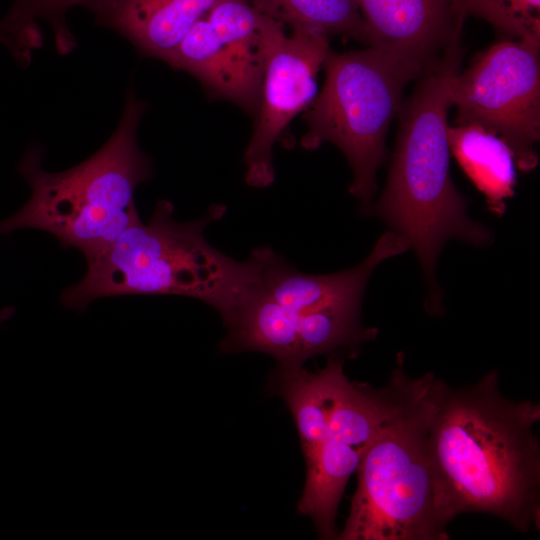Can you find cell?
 Masks as SVG:
<instances>
[{"label": "cell", "instance_id": "6da1fadb", "mask_svg": "<svg viewBox=\"0 0 540 540\" xmlns=\"http://www.w3.org/2000/svg\"><path fill=\"white\" fill-rule=\"evenodd\" d=\"M491 370L471 385L443 382L429 429L441 513H485L527 532L540 523L539 403L511 400Z\"/></svg>", "mask_w": 540, "mask_h": 540}, {"label": "cell", "instance_id": "7a4b0ae2", "mask_svg": "<svg viewBox=\"0 0 540 540\" xmlns=\"http://www.w3.org/2000/svg\"><path fill=\"white\" fill-rule=\"evenodd\" d=\"M460 60L456 45L419 76L413 93L402 102L385 188L362 210L381 218L416 252L432 288L431 308L439 296L434 272L443 244L455 238L485 246L491 240L486 228L468 218L466 201L450 175L447 118Z\"/></svg>", "mask_w": 540, "mask_h": 540}, {"label": "cell", "instance_id": "3957f363", "mask_svg": "<svg viewBox=\"0 0 540 540\" xmlns=\"http://www.w3.org/2000/svg\"><path fill=\"white\" fill-rule=\"evenodd\" d=\"M388 385L391 403L357 470V488L341 540H447L429 449V429L443 381L403 370V355Z\"/></svg>", "mask_w": 540, "mask_h": 540}, {"label": "cell", "instance_id": "277c9868", "mask_svg": "<svg viewBox=\"0 0 540 540\" xmlns=\"http://www.w3.org/2000/svg\"><path fill=\"white\" fill-rule=\"evenodd\" d=\"M145 109L146 104L128 91L114 134L94 155L66 171L44 170L42 151L29 149L18 171L31 196L18 212L0 221V235L38 229L54 235L63 247L78 249L87 264L103 255L140 219L135 191L152 176L151 159L136 137Z\"/></svg>", "mask_w": 540, "mask_h": 540}, {"label": "cell", "instance_id": "5b68a950", "mask_svg": "<svg viewBox=\"0 0 540 540\" xmlns=\"http://www.w3.org/2000/svg\"><path fill=\"white\" fill-rule=\"evenodd\" d=\"M224 205L189 221L174 219V206L156 203L150 219H138L111 247L88 264L84 277L61 293L66 308L82 312L94 300L121 295H180L201 300L221 312L248 277L246 261L218 251L204 235L221 219Z\"/></svg>", "mask_w": 540, "mask_h": 540}, {"label": "cell", "instance_id": "8992f818", "mask_svg": "<svg viewBox=\"0 0 540 540\" xmlns=\"http://www.w3.org/2000/svg\"><path fill=\"white\" fill-rule=\"evenodd\" d=\"M325 81L304 119L300 140L306 150L332 143L353 173L349 192L363 206L377 189L376 173L386 155L388 129L402 104L406 85L424 69L394 52L368 46L359 51L329 52Z\"/></svg>", "mask_w": 540, "mask_h": 540}, {"label": "cell", "instance_id": "52a82bcc", "mask_svg": "<svg viewBox=\"0 0 540 540\" xmlns=\"http://www.w3.org/2000/svg\"><path fill=\"white\" fill-rule=\"evenodd\" d=\"M540 38H505L477 55L452 83L455 125L481 126L512 149L517 166L537 165L540 137Z\"/></svg>", "mask_w": 540, "mask_h": 540}, {"label": "cell", "instance_id": "ba28073f", "mask_svg": "<svg viewBox=\"0 0 540 540\" xmlns=\"http://www.w3.org/2000/svg\"><path fill=\"white\" fill-rule=\"evenodd\" d=\"M227 329L219 344L224 353L256 351L273 356L279 366H303L310 358L356 352L376 338L365 327L360 308L302 313L287 309L258 291L249 277L219 313Z\"/></svg>", "mask_w": 540, "mask_h": 540}, {"label": "cell", "instance_id": "9c48e42d", "mask_svg": "<svg viewBox=\"0 0 540 540\" xmlns=\"http://www.w3.org/2000/svg\"><path fill=\"white\" fill-rule=\"evenodd\" d=\"M262 17L264 75L256 124L244 153L245 181L255 188L268 187L274 181L273 147L292 119L317 96L316 75L331 51L323 33L288 29Z\"/></svg>", "mask_w": 540, "mask_h": 540}, {"label": "cell", "instance_id": "30bf717a", "mask_svg": "<svg viewBox=\"0 0 540 540\" xmlns=\"http://www.w3.org/2000/svg\"><path fill=\"white\" fill-rule=\"evenodd\" d=\"M391 403L387 383L380 389L343 382L323 442L306 481L298 511L311 518L321 539H337L335 519L345 487L379 432Z\"/></svg>", "mask_w": 540, "mask_h": 540}, {"label": "cell", "instance_id": "8fae6325", "mask_svg": "<svg viewBox=\"0 0 540 540\" xmlns=\"http://www.w3.org/2000/svg\"><path fill=\"white\" fill-rule=\"evenodd\" d=\"M398 233L382 234L368 257L359 265L326 275L306 274L294 268L269 247L255 249L247 259L250 282L267 298L302 313L360 308L373 270L384 260L409 249Z\"/></svg>", "mask_w": 540, "mask_h": 540}, {"label": "cell", "instance_id": "7c38bea8", "mask_svg": "<svg viewBox=\"0 0 540 540\" xmlns=\"http://www.w3.org/2000/svg\"><path fill=\"white\" fill-rule=\"evenodd\" d=\"M368 46L382 48L424 71L458 44L466 18L460 0H356Z\"/></svg>", "mask_w": 540, "mask_h": 540}, {"label": "cell", "instance_id": "4fadbf2b", "mask_svg": "<svg viewBox=\"0 0 540 540\" xmlns=\"http://www.w3.org/2000/svg\"><path fill=\"white\" fill-rule=\"evenodd\" d=\"M218 0H96L98 24L127 38L140 53L167 61L189 29Z\"/></svg>", "mask_w": 540, "mask_h": 540}, {"label": "cell", "instance_id": "5bb4252c", "mask_svg": "<svg viewBox=\"0 0 540 540\" xmlns=\"http://www.w3.org/2000/svg\"><path fill=\"white\" fill-rule=\"evenodd\" d=\"M346 379L343 359L334 355L315 372L303 366H279L273 376L274 391L283 398L295 420L306 469L316 459L336 396Z\"/></svg>", "mask_w": 540, "mask_h": 540}, {"label": "cell", "instance_id": "9a60e30c", "mask_svg": "<svg viewBox=\"0 0 540 540\" xmlns=\"http://www.w3.org/2000/svg\"><path fill=\"white\" fill-rule=\"evenodd\" d=\"M448 142L467 177L485 196L489 209L502 215L516 183V162L510 146L477 125H449Z\"/></svg>", "mask_w": 540, "mask_h": 540}, {"label": "cell", "instance_id": "2e32d148", "mask_svg": "<svg viewBox=\"0 0 540 540\" xmlns=\"http://www.w3.org/2000/svg\"><path fill=\"white\" fill-rule=\"evenodd\" d=\"M96 0H14L0 22L3 45L21 64H27L33 50L42 44V34L37 24L46 20L52 27L59 53H69L75 39L69 31L66 12L78 5L90 7Z\"/></svg>", "mask_w": 540, "mask_h": 540}, {"label": "cell", "instance_id": "e0dca14e", "mask_svg": "<svg viewBox=\"0 0 540 540\" xmlns=\"http://www.w3.org/2000/svg\"><path fill=\"white\" fill-rule=\"evenodd\" d=\"M262 15L288 29L343 35L368 45L356 0H247Z\"/></svg>", "mask_w": 540, "mask_h": 540}, {"label": "cell", "instance_id": "ac0fdd59", "mask_svg": "<svg viewBox=\"0 0 540 540\" xmlns=\"http://www.w3.org/2000/svg\"><path fill=\"white\" fill-rule=\"evenodd\" d=\"M466 17L490 23L509 39L540 38V0H460Z\"/></svg>", "mask_w": 540, "mask_h": 540}, {"label": "cell", "instance_id": "d6986e66", "mask_svg": "<svg viewBox=\"0 0 540 540\" xmlns=\"http://www.w3.org/2000/svg\"><path fill=\"white\" fill-rule=\"evenodd\" d=\"M15 314V309L13 307H4L0 309V324L9 320Z\"/></svg>", "mask_w": 540, "mask_h": 540}, {"label": "cell", "instance_id": "ffe728a7", "mask_svg": "<svg viewBox=\"0 0 540 540\" xmlns=\"http://www.w3.org/2000/svg\"><path fill=\"white\" fill-rule=\"evenodd\" d=\"M0 43L3 44V38L1 36V34H0Z\"/></svg>", "mask_w": 540, "mask_h": 540}]
</instances>
